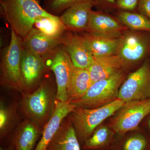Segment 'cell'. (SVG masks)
I'll use <instances>...</instances> for the list:
<instances>
[{
    "instance_id": "ba28073f",
    "label": "cell",
    "mask_w": 150,
    "mask_h": 150,
    "mask_svg": "<svg viewBox=\"0 0 150 150\" xmlns=\"http://www.w3.org/2000/svg\"><path fill=\"white\" fill-rule=\"evenodd\" d=\"M49 62H50L49 67L56 78V99L68 102L67 90L76 67L63 45L59 46Z\"/></svg>"
},
{
    "instance_id": "f546056e",
    "label": "cell",
    "mask_w": 150,
    "mask_h": 150,
    "mask_svg": "<svg viewBox=\"0 0 150 150\" xmlns=\"http://www.w3.org/2000/svg\"><path fill=\"white\" fill-rule=\"evenodd\" d=\"M0 150H14V149L12 146L11 145L8 147H4L1 146L0 148Z\"/></svg>"
},
{
    "instance_id": "4dcf8cb0",
    "label": "cell",
    "mask_w": 150,
    "mask_h": 150,
    "mask_svg": "<svg viewBox=\"0 0 150 150\" xmlns=\"http://www.w3.org/2000/svg\"><path fill=\"white\" fill-rule=\"evenodd\" d=\"M149 126H150V120L149 121Z\"/></svg>"
},
{
    "instance_id": "e0dca14e",
    "label": "cell",
    "mask_w": 150,
    "mask_h": 150,
    "mask_svg": "<svg viewBox=\"0 0 150 150\" xmlns=\"http://www.w3.org/2000/svg\"><path fill=\"white\" fill-rule=\"evenodd\" d=\"M125 62L117 55L94 58L88 69L91 84L110 77L122 71Z\"/></svg>"
},
{
    "instance_id": "3957f363",
    "label": "cell",
    "mask_w": 150,
    "mask_h": 150,
    "mask_svg": "<svg viewBox=\"0 0 150 150\" xmlns=\"http://www.w3.org/2000/svg\"><path fill=\"white\" fill-rule=\"evenodd\" d=\"M125 103L118 98L97 108H75L74 111L70 113L69 119L72 123L79 142L84 144L91 137L97 127L117 112Z\"/></svg>"
},
{
    "instance_id": "f1b7e54d",
    "label": "cell",
    "mask_w": 150,
    "mask_h": 150,
    "mask_svg": "<svg viewBox=\"0 0 150 150\" xmlns=\"http://www.w3.org/2000/svg\"><path fill=\"white\" fill-rule=\"evenodd\" d=\"M93 3V6L103 4L108 5H112L115 4V0H91Z\"/></svg>"
},
{
    "instance_id": "2e32d148",
    "label": "cell",
    "mask_w": 150,
    "mask_h": 150,
    "mask_svg": "<svg viewBox=\"0 0 150 150\" xmlns=\"http://www.w3.org/2000/svg\"><path fill=\"white\" fill-rule=\"evenodd\" d=\"M42 131L38 124L27 118L17 128L11 145L14 150H33Z\"/></svg>"
},
{
    "instance_id": "1f68e13d",
    "label": "cell",
    "mask_w": 150,
    "mask_h": 150,
    "mask_svg": "<svg viewBox=\"0 0 150 150\" xmlns=\"http://www.w3.org/2000/svg\"></svg>"
},
{
    "instance_id": "8992f818",
    "label": "cell",
    "mask_w": 150,
    "mask_h": 150,
    "mask_svg": "<svg viewBox=\"0 0 150 150\" xmlns=\"http://www.w3.org/2000/svg\"><path fill=\"white\" fill-rule=\"evenodd\" d=\"M150 113V98L125 103L112 120L111 128L118 135L123 136L136 130Z\"/></svg>"
},
{
    "instance_id": "30bf717a",
    "label": "cell",
    "mask_w": 150,
    "mask_h": 150,
    "mask_svg": "<svg viewBox=\"0 0 150 150\" xmlns=\"http://www.w3.org/2000/svg\"><path fill=\"white\" fill-rule=\"evenodd\" d=\"M93 6L91 0H79L59 16L67 31L86 30L90 14Z\"/></svg>"
},
{
    "instance_id": "5bb4252c",
    "label": "cell",
    "mask_w": 150,
    "mask_h": 150,
    "mask_svg": "<svg viewBox=\"0 0 150 150\" xmlns=\"http://www.w3.org/2000/svg\"><path fill=\"white\" fill-rule=\"evenodd\" d=\"M62 45L61 39L49 38L33 27L23 39V48L49 61Z\"/></svg>"
},
{
    "instance_id": "9c48e42d",
    "label": "cell",
    "mask_w": 150,
    "mask_h": 150,
    "mask_svg": "<svg viewBox=\"0 0 150 150\" xmlns=\"http://www.w3.org/2000/svg\"><path fill=\"white\" fill-rule=\"evenodd\" d=\"M48 69L46 60L32 51L23 49L21 71L23 91L27 92L24 93H28L40 85Z\"/></svg>"
},
{
    "instance_id": "ac0fdd59",
    "label": "cell",
    "mask_w": 150,
    "mask_h": 150,
    "mask_svg": "<svg viewBox=\"0 0 150 150\" xmlns=\"http://www.w3.org/2000/svg\"><path fill=\"white\" fill-rule=\"evenodd\" d=\"M80 35L94 58L117 54L121 38H110L88 32Z\"/></svg>"
},
{
    "instance_id": "d6a6232c",
    "label": "cell",
    "mask_w": 150,
    "mask_h": 150,
    "mask_svg": "<svg viewBox=\"0 0 150 150\" xmlns=\"http://www.w3.org/2000/svg\"><path fill=\"white\" fill-rule=\"evenodd\" d=\"M38 1H39V0H37Z\"/></svg>"
},
{
    "instance_id": "9a60e30c",
    "label": "cell",
    "mask_w": 150,
    "mask_h": 150,
    "mask_svg": "<svg viewBox=\"0 0 150 150\" xmlns=\"http://www.w3.org/2000/svg\"><path fill=\"white\" fill-rule=\"evenodd\" d=\"M123 28L112 17L100 11L92 10L90 14L88 32L96 35L119 38L122 37Z\"/></svg>"
},
{
    "instance_id": "6da1fadb",
    "label": "cell",
    "mask_w": 150,
    "mask_h": 150,
    "mask_svg": "<svg viewBox=\"0 0 150 150\" xmlns=\"http://www.w3.org/2000/svg\"><path fill=\"white\" fill-rule=\"evenodd\" d=\"M0 10L15 32L24 39L38 20L51 16L37 0H0Z\"/></svg>"
},
{
    "instance_id": "52a82bcc",
    "label": "cell",
    "mask_w": 150,
    "mask_h": 150,
    "mask_svg": "<svg viewBox=\"0 0 150 150\" xmlns=\"http://www.w3.org/2000/svg\"><path fill=\"white\" fill-rule=\"evenodd\" d=\"M150 98V66L146 61L120 87L118 98L125 103Z\"/></svg>"
},
{
    "instance_id": "ffe728a7",
    "label": "cell",
    "mask_w": 150,
    "mask_h": 150,
    "mask_svg": "<svg viewBox=\"0 0 150 150\" xmlns=\"http://www.w3.org/2000/svg\"><path fill=\"white\" fill-rule=\"evenodd\" d=\"M91 84L88 69L76 68L67 90L68 102L83 96Z\"/></svg>"
},
{
    "instance_id": "7a4b0ae2",
    "label": "cell",
    "mask_w": 150,
    "mask_h": 150,
    "mask_svg": "<svg viewBox=\"0 0 150 150\" xmlns=\"http://www.w3.org/2000/svg\"><path fill=\"white\" fill-rule=\"evenodd\" d=\"M21 107L27 118L43 127L51 118L56 100V93L48 81L43 80L31 93H23Z\"/></svg>"
},
{
    "instance_id": "4fadbf2b",
    "label": "cell",
    "mask_w": 150,
    "mask_h": 150,
    "mask_svg": "<svg viewBox=\"0 0 150 150\" xmlns=\"http://www.w3.org/2000/svg\"><path fill=\"white\" fill-rule=\"evenodd\" d=\"M61 40L62 45L66 47L75 67L88 69L93 62L94 57L81 35L67 31Z\"/></svg>"
},
{
    "instance_id": "7402d4cb",
    "label": "cell",
    "mask_w": 150,
    "mask_h": 150,
    "mask_svg": "<svg viewBox=\"0 0 150 150\" xmlns=\"http://www.w3.org/2000/svg\"><path fill=\"white\" fill-rule=\"evenodd\" d=\"M112 132L105 126L95 130L91 137L83 144L84 150H100L105 149L112 142Z\"/></svg>"
},
{
    "instance_id": "44dd1931",
    "label": "cell",
    "mask_w": 150,
    "mask_h": 150,
    "mask_svg": "<svg viewBox=\"0 0 150 150\" xmlns=\"http://www.w3.org/2000/svg\"><path fill=\"white\" fill-rule=\"evenodd\" d=\"M33 27L45 36L54 39H62L67 31V28L59 16L54 15L39 18L35 23Z\"/></svg>"
},
{
    "instance_id": "277c9868",
    "label": "cell",
    "mask_w": 150,
    "mask_h": 150,
    "mask_svg": "<svg viewBox=\"0 0 150 150\" xmlns=\"http://www.w3.org/2000/svg\"><path fill=\"white\" fill-rule=\"evenodd\" d=\"M23 49V39L11 29L10 43L1 53V83L22 93L21 66Z\"/></svg>"
},
{
    "instance_id": "7c38bea8",
    "label": "cell",
    "mask_w": 150,
    "mask_h": 150,
    "mask_svg": "<svg viewBox=\"0 0 150 150\" xmlns=\"http://www.w3.org/2000/svg\"><path fill=\"white\" fill-rule=\"evenodd\" d=\"M149 48V42L145 37L138 34L129 33L121 38L116 55L125 64L136 62L144 58Z\"/></svg>"
},
{
    "instance_id": "d6986e66",
    "label": "cell",
    "mask_w": 150,
    "mask_h": 150,
    "mask_svg": "<svg viewBox=\"0 0 150 150\" xmlns=\"http://www.w3.org/2000/svg\"><path fill=\"white\" fill-rule=\"evenodd\" d=\"M47 150H81L74 128L70 119H64Z\"/></svg>"
},
{
    "instance_id": "d4e9b609",
    "label": "cell",
    "mask_w": 150,
    "mask_h": 150,
    "mask_svg": "<svg viewBox=\"0 0 150 150\" xmlns=\"http://www.w3.org/2000/svg\"><path fill=\"white\" fill-rule=\"evenodd\" d=\"M150 143L142 134L132 135L127 138L121 145V150H148Z\"/></svg>"
},
{
    "instance_id": "4316f807",
    "label": "cell",
    "mask_w": 150,
    "mask_h": 150,
    "mask_svg": "<svg viewBox=\"0 0 150 150\" xmlns=\"http://www.w3.org/2000/svg\"><path fill=\"white\" fill-rule=\"evenodd\" d=\"M139 0H117L116 5L118 8L126 10H133L137 6Z\"/></svg>"
},
{
    "instance_id": "5b68a950",
    "label": "cell",
    "mask_w": 150,
    "mask_h": 150,
    "mask_svg": "<svg viewBox=\"0 0 150 150\" xmlns=\"http://www.w3.org/2000/svg\"><path fill=\"white\" fill-rule=\"evenodd\" d=\"M124 79L121 71L110 77L92 84L85 94L69 102L75 108L92 109L103 106L118 98V91Z\"/></svg>"
},
{
    "instance_id": "cb8c5ba5",
    "label": "cell",
    "mask_w": 150,
    "mask_h": 150,
    "mask_svg": "<svg viewBox=\"0 0 150 150\" xmlns=\"http://www.w3.org/2000/svg\"><path fill=\"white\" fill-rule=\"evenodd\" d=\"M118 17L121 22L131 29L150 32V20L142 14L121 11Z\"/></svg>"
},
{
    "instance_id": "8fae6325",
    "label": "cell",
    "mask_w": 150,
    "mask_h": 150,
    "mask_svg": "<svg viewBox=\"0 0 150 150\" xmlns=\"http://www.w3.org/2000/svg\"><path fill=\"white\" fill-rule=\"evenodd\" d=\"M75 108V106L69 102L56 99L53 114L43 126L40 139L33 150H47L48 145L59 130L63 120Z\"/></svg>"
},
{
    "instance_id": "83f0119b",
    "label": "cell",
    "mask_w": 150,
    "mask_h": 150,
    "mask_svg": "<svg viewBox=\"0 0 150 150\" xmlns=\"http://www.w3.org/2000/svg\"><path fill=\"white\" fill-rule=\"evenodd\" d=\"M138 5L141 13L150 20V0H139Z\"/></svg>"
},
{
    "instance_id": "603a6c76",
    "label": "cell",
    "mask_w": 150,
    "mask_h": 150,
    "mask_svg": "<svg viewBox=\"0 0 150 150\" xmlns=\"http://www.w3.org/2000/svg\"><path fill=\"white\" fill-rule=\"evenodd\" d=\"M18 120L15 106H8L3 102L0 104V136L6 137L13 129Z\"/></svg>"
},
{
    "instance_id": "484cf974",
    "label": "cell",
    "mask_w": 150,
    "mask_h": 150,
    "mask_svg": "<svg viewBox=\"0 0 150 150\" xmlns=\"http://www.w3.org/2000/svg\"><path fill=\"white\" fill-rule=\"evenodd\" d=\"M79 0H47L46 8L49 13L55 15L64 12Z\"/></svg>"
}]
</instances>
